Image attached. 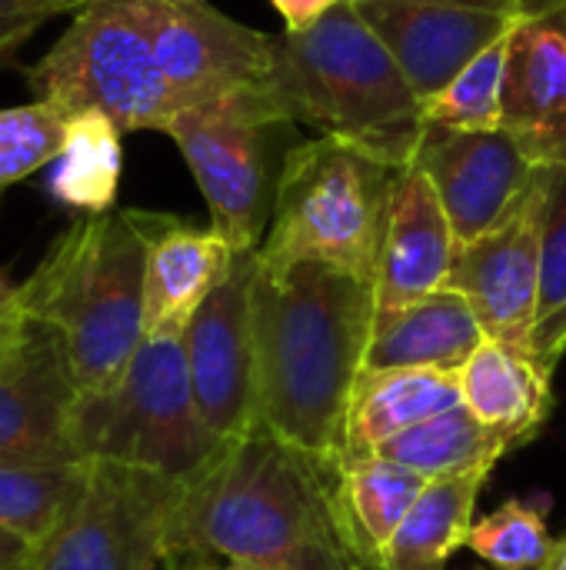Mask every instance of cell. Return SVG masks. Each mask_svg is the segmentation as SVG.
<instances>
[{
    "instance_id": "6da1fadb",
    "label": "cell",
    "mask_w": 566,
    "mask_h": 570,
    "mask_svg": "<svg viewBox=\"0 0 566 570\" xmlns=\"http://www.w3.org/2000/svg\"><path fill=\"white\" fill-rule=\"evenodd\" d=\"M237 561L264 570H370L344 524L340 461L270 428L247 434L187 481L167 534V564Z\"/></svg>"
},
{
    "instance_id": "7a4b0ae2",
    "label": "cell",
    "mask_w": 566,
    "mask_h": 570,
    "mask_svg": "<svg viewBox=\"0 0 566 570\" xmlns=\"http://www.w3.org/2000/svg\"><path fill=\"white\" fill-rule=\"evenodd\" d=\"M374 321V281L320 261L270 267L257 257V424L310 454L340 461Z\"/></svg>"
},
{
    "instance_id": "3957f363",
    "label": "cell",
    "mask_w": 566,
    "mask_h": 570,
    "mask_svg": "<svg viewBox=\"0 0 566 570\" xmlns=\"http://www.w3.org/2000/svg\"><path fill=\"white\" fill-rule=\"evenodd\" d=\"M147 237L127 210L80 214L17 287L20 314L57 331L77 394L110 387L143 344Z\"/></svg>"
},
{
    "instance_id": "277c9868",
    "label": "cell",
    "mask_w": 566,
    "mask_h": 570,
    "mask_svg": "<svg viewBox=\"0 0 566 570\" xmlns=\"http://www.w3.org/2000/svg\"><path fill=\"white\" fill-rule=\"evenodd\" d=\"M274 53V90L290 120L394 167L414 164L427 134L424 100L354 0H340L307 30L277 33Z\"/></svg>"
},
{
    "instance_id": "5b68a950",
    "label": "cell",
    "mask_w": 566,
    "mask_h": 570,
    "mask_svg": "<svg viewBox=\"0 0 566 570\" xmlns=\"http://www.w3.org/2000/svg\"><path fill=\"white\" fill-rule=\"evenodd\" d=\"M400 170L340 137L300 140L287 154L257 257L270 267L320 261L377 281Z\"/></svg>"
},
{
    "instance_id": "8992f818",
    "label": "cell",
    "mask_w": 566,
    "mask_h": 570,
    "mask_svg": "<svg viewBox=\"0 0 566 570\" xmlns=\"http://www.w3.org/2000/svg\"><path fill=\"white\" fill-rule=\"evenodd\" d=\"M63 441L73 461L140 468L183 484L227 444L200 417L183 337H143L110 387L77 394Z\"/></svg>"
},
{
    "instance_id": "52a82bcc",
    "label": "cell",
    "mask_w": 566,
    "mask_h": 570,
    "mask_svg": "<svg viewBox=\"0 0 566 570\" xmlns=\"http://www.w3.org/2000/svg\"><path fill=\"white\" fill-rule=\"evenodd\" d=\"M27 90L60 117L103 114L120 134L167 130L180 100L167 83L137 0H87L27 70Z\"/></svg>"
},
{
    "instance_id": "ba28073f",
    "label": "cell",
    "mask_w": 566,
    "mask_h": 570,
    "mask_svg": "<svg viewBox=\"0 0 566 570\" xmlns=\"http://www.w3.org/2000/svg\"><path fill=\"white\" fill-rule=\"evenodd\" d=\"M137 10L180 110L287 117L274 90L270 33L237 23L207 0H137Z\"/></svg>"
},
{
    "instance_id": "9c48e42d",
    "label": "cell",
    "mask_w": 566,
    "mask_h": 570,
    "mask_svg": "<svg viewBox=\"0 0 566 570\" xmlns=\"http://www.w3.org/2000/svg\"><path fill=\"white\" fill-rule=\"evenodd\" d=\"M163 134L180 147L210 207V227L237 254L257 250L274 217L287 154L300 144L297 120L180 110Z\"/></svg>"
},
{
    "instance_id": "30bf717a",
    "label": "cell",
    "mask_w": 566,
    "mask_h": 570,
    "mask_svg": "<svg viewBox=\"0 0 566 570\" xmlns=\"http://www.w3.org/2000/svg\"><path fill=\"white\" fill-rule=\"evenodd\" d=\"M183 488L153 471L90 461L80 498L33 548L30 570H153L167 561Z\"/></svg>"
},
{
    "instance_id": "8fae6325",
    "label": "cell",
    "mask_w": 566,
    "mask_h": 570,
    "mask_svg": "<svg viewBox=\"0 0 566 570\" xmlns=\"http://www.w3.org/2000/svg\"><path fill=\"white\" fill-rule=\"evenodd\" d=\"M257 250L237 254L230 274L210 291L183 331V354L200 417L220 441L257 424Z\"/></svg>"
},
{
    "instance_id": "7c38bea8",
    "label": "cell",
    "mask_w": 566,
    "mask_h": 570,
    "mask_svg": "<svg viewBox=\"0 0 566 570\" xmlns=\"http://www.w3.org/2000/svg\"><path fill=\"white\" fill-rule=\"evenodd\" d=\"M414 164L430 177L457 244L480 240L507 224L540 187L544 167L510 130L427 127Z\"/></svg>"
},
{
    "instance_id": "4fadbf2b",
    "label": "cell",
    "mask_w": 566,
    "mask_h": 570,
    "mask_svg": "<svg viewBox=\"0 0 566 570\" xmlns=\"http://www.w3.org/2000/svg\"><path fill=\"white\" fill-rule=\"evenodd\" d=\"M544 180L507 224L460 244L447 277V291L467 297L487 341L524 351H530L544 281Z\"/></svg>"
},
{
    "instance_id": "5bb4252c",
    "label": "cell",
    "mask_w": 566,
    "mask_h": 570,
    "mask_svg": "<svg viewBox=\"0 0 566 570\" xmlns=\"http://www.w3.org/2000/svg\"><path fill=\"white\" fill-rule=\"evenodd\" d=\"M73 397L57 331L37 321L0 331V464L73 461L63 441Z\"/></svg>"
},
{
    "instance_id": "9a60e30c",
    "label": "cell",
    "mask_w": 566,
    "mask_h": 570,
    "mask_svg": "<svg viewBox=\"0 0 566 570\" xmlns=\"http://www.w3.org/2000/svg\"><path fill=\"white\" fill-rule=\"evenodd\" d=\"M354 7L424 104L524 20L440 0H354Z\"/></svg>"
},
{
    "instance_id": "2e32d148",
    "label": "cell",
    "mask_w": 566,
    "mask_h": 570,
    "mask_svg": "<svg viewBox=\"0 0 566 570\" xmlns=\"http://www.w3.org/2000/svg\"><path fill=\"white\" fill-rule=\"evenodd\" d=\"M500 127L537 167H566V7L524 17L510 33Z\"/></svg>"
},
{
    "instance_id": "e0dca14e",
    "label": "cell",
    "mask_w": 566,
    "mask_h": 570,
    "mask_svg": "<svg viewBox=\"0 0 566 570\" xmlns=\"http://www.w3.org/2000/svg\"><path fill=\"white\" fill-rule=\"evenodd\" d=\"M133 217L147 237L143 337H183L197 307L230 274L237 250L214 227L137 207Z\"/></svg>"
},
{
    "instance_id": "ac0fdd59",
    "label": "cell",
    "mask_w": 566,
    "mask_h": 570,
    "mask_svg": "<svg viewBox=\"0 0 566 570\" xmlns=\"http://www.w3.org/2000/svg\"><path fill=\"white\" fill-rule=\"evenodd\" d=\"M457 237L430 177L410 164L400 170L377 264V314L400 311L447 287Z\"/></svg>"
},
{
    "instance_id": "d6986e66",
    "label": "cell",
    "mask_w": 566,
    "mask_h": 570,
    "mask_svg": "<svg viewBox=\"0 0 566 570\" xmlns=\"http://www.w3.org/2000/svg\"><path fill=\"white\" fill-rule=\"evenodd\" d=\"M487 341L474 307L457 291H437L400 311L377 314L364 371H440L460 374Z\"/></svg>"
},
{
    "instance_id": "ffe728a7",
    "label": "cell",
    "mask_w": 566,
    "mask_h": 570,
    "mask_svg": "<svg viewBox=\"0 0 566 570\" xmlns=\"http://www.w3.org/2000/svg\"><path fill=\"white\" fill-rule=\"evenodd\" d=\"M460 377L440 371H364L354 384L340 464L374 458L390 438L460 407Z\"/></svg>"
},
{
    "instance_id": "44dd1931",
    "label": "cell",
    "mask_w": 566,
    "mask_h": 570,
    "mask_svg": "<svg viewBox=\"0 0 566 570\" xmlns=\"http://www.w3.org/2000/svg\"><path fill=\"white\" fill-rule=\"evenodd\" d=\"M550 374L554 371H547L530 351L484 341L457 377L464 407L507 438V444H517L550 414Z\"/></svg>"
},
{
    "instance_id": "7402d4cb",
    "label": "cell",
    "mask_w": 566,
    "mask_h": 570,
    "mask_svg": "<svg viewBox=\"0 0 566 570\" xmlns=\"http://www.w3.org/2000/svg\"><path fill=\"white\" fill-rule=\"evenodd\" d=\"M487 474L440 478L424 488L404 524L380 551L377 570H444L447 561L467 548L474 528L477 494Z\"/></svg>"
},
{
    "instance_id": "603a6c76",
    "label": "cell",
    "mask_w": 566,
    "mask_h": 570,
    "mask_svg": "<svg viewBox=\"0 0 566 570\" xmlns=\"http://www.w3.org/2000/svg\"><path fill=\"white\" fill-rule=\"evenodd\" d=\"M430 481L384 458L340 464V511L347 534L370 570L380 568V551L404 524Z\"/></svg>"
},
{
    "instance_id": "cb8c5ba5",
    "label": "cell",
    "mask_w": 566,
    "mask_h": 570,
    "mask_svg": "<svg viewBox=\"0 0 566 570\" xmlns=\"http://www.w3.org/2000/svg\"><path fill=\"white\" fill-rule=\"evenodd\" d=\"M507 448V438H500L460 404L390 438L374 458L410 468L427 481H440L464 474H490V468L504 458Z\"/></svg>"
},
{
    "instance_id": "d4e9b609",
    "label": "cell",
    "mask_w": 566,
    "mask_h": 570,
    "mask_svg": "<svg viewBox=\"0 0 566 570\" xmlns=\"http://www.w3.org/2000/svg\"><path fill=\"white\" fill-rule=\"evenodd\" d=\"M123 134L103 114L67 117L63 147L50 170V194L60 207L80 214H107L117 204L123 170Z\"/></svg>"
},
{
    "instance_id": "484cf974",
    "label": "cell",
    "mask_w": 566,
    "mask_h": 570,
    "mask_svg": "<svg viewBox=\"0 0 566 570\" xmlns=\"http://www.w3.org/2000/svg\"><path fill=\"white\" fill-rule=\"evenodd\" d=\"M87 471L90 461L0 464V528L37 548L80 498Z\"/></svg>"
},
{
    "instance_id": "4316f807",
    "label": "cell",
    "mask_w": 566,
    "mask_h": 570,
    "mask_svg": "<svg viewBox=\"0 0 566 570\" xmlns=\"http://www.w3.org/2000/svg\"><path fill=\"white\" fill-rule=\"evenodd\" d=\"M530 354L547 371L566 354V167H547L544 180V281Z\"/></svg>"
},
{
    "instance_id": "83f0119b",
    "label": "cell",
    "mask_w": 566,
    "mask_h": 570,
    "mask_svg": "<svg viewBox=\"0 0 566 570\" xmlns=\"http://www.w3.org/2000/svg\"><path fill=\"white\" fill-rule=\"evenodd\" d=\"M510 57V33L470 60L437 97L424 104L427 127L437 130H500L504 77Z\"/></svg>"
},
{
    "instance_id": "f1b7e54d",
    "label": "cell",
    "mask_w": 566,
    "mask_h": 570,
    "mask_svg": "<svg viewBox=\"0 0 566 570\" xmlns=\"http://www.w3.org/2000/svg\"><path fill=\"white\" fill-rule=\"evenodd\" d=\"M547 511L537 501H507L470 528L467 548L494 570H540L554 551Z\"/></svg>"
},
{
    "instance_id": "f546056e",
    "label": "cell",
    "mask_w": 566,
    "mask_h": 570,
    "mask_svg": "<svg viewBox=\"0 0 566 570\" xmlns=\"http://www.w3.org/2000/svg\"><path fill=\"white\" fill-rule=\"evenodd\" d=\"M67 117H60L47 104H20L0 110V197L53 164L63 147Z\"/></svg>"
},
{
    "instance_id": "4dcf8cb0",
    "label": "cell",
    "mask_w": 566,
    "mask_h": 570,
    "mask_svg": "<svg viewBox=\"0 0 566 570\" xmlns=\"http://www.w3.org/2000/svg\"><path fill=\"white\" fill-rule=\"evenodd\" d=\"M87 0H0V70L17 67L20 50L50 20L80 10Z\"/></svg>"
},
{
    "instance_id": "1f68e13d",
    "label": "cell",
    "mask_w": 566,
    "mask_h": 570,
    "mask_svg": "<svg viewBox=\"0 0 566 570\" xmlns=\"http://www.w3.org/2000/svg\"><path fill=\"white\" fill-rule=\"evenodd\" d=\"M277 13L284 17L287 30H307L314 27L327 10H334L340 0H270Z\"/></svg>"
},
{
    "instance_id": "d6a6232c",
    "label": "cell",
    "mask_w": 566,
    "mask_h": 570,
    "mask_svg": "<svg viewBox=\"0 0 566 570\" xmlns=\"http://www.w3.org/2000/svg\"><path fill=\"white\" fill-rule=\"evenodd\" d=\"M440 3H460V7H480V10H497L510 17H534L554 7H566V0H440Z\"/></svg>"
},
{
    "instance_id": "836d02e7",
    "label": "cell",
    "mask_w": 566,
    "mask_h": 570,
    "mask_svg": "<svg viewBox=\"0 0 566 570\" xmlns=\"http://www.w3.org/2000/svg\"><path fill=\"white\" fill-rule=\"evenodd\" d=\"M30 561H33V544L0 528V570H30Z\"/></svg>"
},
{
    "instance_id": "e575fe53",
    "label": "cell",
    "mask_w": 566,
    "mask_h": 570,
    "mask_svg": "<svg viewBox=\"0 0 566 570\" xmlns=\"http://www.w3.org/2000/svg\"><path fill=\"white\" fill-rule=\"evenodd\" d=\"M17 287H20V284H10V281H7V274L0 271V331H7V327H13V324L27 321V317L20 314Z\"/></svg>"
},
{
    "instance_id": "d590c367",
    "label": "cell",
    "mask_w": 566,
    "mask_h": 570,
    "mask_svg": "<svg viewBox=\"0 0 566 570\" xmlns=\"http://www.w3.org/2000/svg\"><path fill=\"white\" fill-rule=\"evenodd\" d=\"M173 570H264L257 564H237V561H180L170 564Z\"/></svg>"
},
{
    "instance_id": "8d00e7d4",
    "label": "cell",
    "mask_w": 566,
    "mask_h": 570,
    "mask_svg": "<svg viewBox=\"0 0 566 570\" xmlns=\"http://www.w3.org/2000/svg\"><path fill=\"white\" fill-rule=\"evenodd\" d=\"M540 570H566V538H564V541H557V544H554L550 558L544 561V568H540Z\"/></svg>"
}]
</instances>
